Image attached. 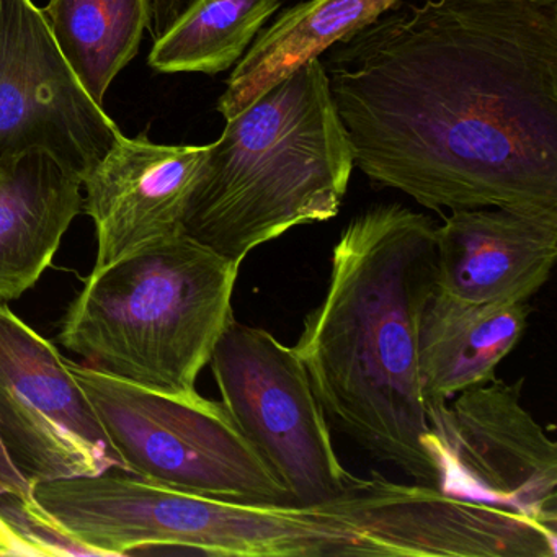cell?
Segmentation results:
<instances>
[{
	"mask_svg": "<svg viewBox=\"0 0 557 557\" xmlns=\"http://www.w3.org/2000/svg\"><path fill=\"white\" fill-rule=\"evenodd\" d=\"M38 504L100 556L172 547L208 556H350L354 537L312 508L185 494L119 468L34 485Z\"/></svg>",
	"mask_w": 557,
	"mask_h": 557,
	"instance_id": "cell-5",
	"label": "cell"
},
{
	"mask_svg": "<svg viewBox=\"0 0 557 557\" xmlns=\"http://www.w3.org/2000/svg\"><path fill=\"white\" fill-rule=\"evenodd\" d=\"M0 557H40V553L17 533L0 513Z\"/></svg>",
	"mask_w": 557,
	"mask_h": 557,
	"instance_id": "cell-21",
	"label": "cell"
},
{
	"mask_svg": "<svg viewBox=\"0 0 557 557\" xmlns=\"http://www.w3.org/2000/svg\"><path fill=\"white\" fill-rule=\"evenodd\" d=\"M321 61L371 184L557 216V0L399 2Z\"/></svg>",
	"mask_w": 557,
	"mask_h": 557,
	"instance_id": "cell-1",
	"label": "cell"
},
{
	"mask_svg": "<svg viewBox=\"0 0 557 557\" xmlns=\"http://www.w3.org/2000/svg\"><path fill=\"white\" fill-rule=\"evenodd\" d=\"M67 361L126 472L159 487L265 507H295L223 403L168 396Z\"/></svg>",
	"mask_w": 557,
	"mask_h": 557,
	"instance_id": "cell-6",
	"label": "cell"
},
{
	"mask_svg": "<svg viewBox=\"0 0 557 557\" xmlns=\"http://www.w3.org/2000/svg\"><path fill=\"white\" fill-rule=\"evenodd\" d=\"M523 380H491L429 403L436 488L557 530V446L521 400Z\"/></svg>",
	"mask_w": 557,
	"mask_h": 557,
	"instance_id": "cell-8",
	"label": "cell"
},
{
	"mask_svg": "<svg viewBox=\"0 0 557 557\" xmlns=\"http://www.w3.org/2000/svg\"><path fill=\"white\" fill-rule=\"evenodd\" d=\"M403 0H306L262 28L227 79L216 110L231 120L332 45L377 21Z\"/></svg>",
	"mask_w": 557,
	"mask_h": 557,
	"instance_id": "cell-16",
	"label": "cell"
},
{
	"mask_svg": "<svg viewBox=\"0 0 557 557\" xmlns=\"http://www.w3.org/2000/svg\"><path fill=\"white\" fill-rule=\"evenodd\" d=\"M239 269L185 234L152 244L90 272L58 341L116 380L197 396L198 374L234 319Z\"/></svg>",
	"mask_w": 557,
	"mask_h": 557,
	"instance_id": "cell-4",
	"label": "cell"
},
{
	"mask_svg": "<svg viewBox=\"0 0 557 557\" xmlns=\"http://www.w3.org/2000/svg\"><path fill=\"white\" fill-rule=\"evenodd\" d=\"M0 443L32 485L126 471L67 361L0 302Z\"/></svg>",
	"mask_w": 557,
	"mask_h": 557,
	"instance_id": "cell-10",
	"label": "cell"
},
{
	"mask_svg": "<svg viewBox=\"0 0 557 557\" xmlns=\"http://www.w3.org/2000/svg\"><path fill=\"white\" fill-rule=\"evenodd\" d=\"M528 301L471 302L433 286L419 331L423 400L443 403L494 380L498 364L523 338Z\"/></svg>",
	"mask_w": 557,
	"mask_h": 557,
	"instance_id": "cell-15",
	"label": "cell"
},
{
	"mask_svg": "<svg viewBox=\"0 0 557 557\" xmlns=\"http://www.w3.org/2000/svg\"><path fill=\"white\" fill-rule=\"evenodd\" d=\"M45 21L87 96L103 107L151 27L152 0H50Z\"/></svg>",
	"mask_w": 557,
	"mask_h": 557,
	"instance_id": "cell-17",
	"label": "cell"
},
{
	"mask_svg": "<svg viewBox=\"0 0 557 557\" xmlns=\"http://www.w3.org/2000/svg\"><path fill=\"white\" fill-rule=\"evenodd\" d=\"M122 135L74 76L44 12L0 0V161L45 151L84 181Z\"/></svg>",
	"mask_w": 557,
	"mask_h": 557,
	"instance_id": "cell-11",
	"label": "cell"
},
{
	"mask_svg": "<svg viewBox=\"0 0 557 557\" xmlns=\"http://www.w3.org/2000/svg\"><path fill=\"white\" fill-rule=\"evenodd\" d=\"M2 495H17V497H32L34 485L22 478L21 472L12 465L5 455L4 446L0 443V497Z\"/></svg>",
	"mask_w": 557,
	"mask_h": 557,
	"instance_id": "cell-20",
	"label": "cell"
},
{
	"mask_svg": "<svg viewBox=\"0 0 557 557\" xmlns=\"http://www.w3.org/2000/svg\"><path fill=\"white\" fill-rule=\"evenodd\" d=\"M435 221L397 203L355 216L332 250L321 305L295 351L329 423L368 455L438 484L419 377V331L435 286Z\"/></svg>",
	"mask_w": 557,
	"mask_h": 557,
	"instance_id": "cell-2",
	"label": "cell"
},
{
	"mask_svg": "<svg viewBox=\"0 0 557 557\" xmlns=\"http://www.w3.org/2000/svg\"><path fill=\"white\" fill-rule=\"evenodd\" d=\"M354 168L321 58L306 61L208 145L182 233L240 267L293 227L337 216Z\"/></svg>",
	"mask_w": 557,
	"mask_h": 557,
	"instance_id": "cell-3",
	"label": "cell"
},
{
	"mask_svg": "<svg viewBox=\"0 0 557 557\" xmlns=\"http://www.w3.org/2000/svg\"><path fill=\"white\" fill-rule=\"evenodd\" d=\"M83 181L45 151L0 161V302L21 299L53 262L84 207Z\"/></svg>",
	"mask_w": 557,
	"mask_h": 557,
	"instance_id": "cell-14",
	"label": "cell"
},
{
	"mask_svg": "<svg viewBox=\"0 0 557 557\" xmlns=\"http://www.w3.org/2000/svg\"><path fill=\"white\" fill-rule=\"evenodd\" d=\"M207 152L208 146L156 145L146 133L120 136L83 181V211L99 244L92 272L184 234L185 205Z\"/></svg>",
	"mask_w": 557,
	"mask_h": 557,
	"instance_id": "cell-12",
	"label": "cell"
},
{
	"mask_svg": "<svg viewBox=\"0 0 557 557\" xmlns=\"http://www.w3.org/2000/svg\"><path fill=\"white\" fill-rule=\"evenodd\" d=\"M0 513L24 536L40 557L100 556L99 550L71 536L40 504L37 498L2 495ZM102 557V556H100Z\"/></svg>",
	"mask_w": 557,
	"mask_h": 557,
	"instance_id": "cell-19",
	"label": "cell"
},
{
	"mask_svg": "<svg viewBox=\"0 0 557 557\" xmlns=\"http://www.w3.org/2000/svg\"><path fill=\"white\" fill-rule=\"evenodd\" d=\"M210 364L224 409L295 507H315L345 491L354 474L338 459L331 423L295 348L233 319Z\"/></svg>",
	"mask_w": 557,
	"mask_h": 557,
	"instance_id": "cell-7",
	"label": "cell"
},
{
	"mask_svg": "<svg viewBox=\"0 0 557 557\" xmlns=\"http://www.w3.org/2000/svg\"><path fill=\"white\" fill-rule=\"evenodd\" d=\"M283 0H190L154 38L148 64L161 74L216 76L236 66Z\"/></svg>",
	"mask_w": 557,
	"mask_h": 557,
	"instance_id": "cell-18",
	"label": "cell"
},
{
	"mask_svg": "<svg viewBox=\"0 0 557 557\" xmlns=\"http://www.w3.org/2000/svg\"><path fill=\"white\" fill-rule=\"evenodd\" d=\"M354 536L350 556L556 557L557 530L530 517L403 484L351 475L338 497L309 507Z\"/></svg>",
	"mask_w": 557,
	"mask_h": 557,
	"instance_id": "cell-9",
	"label": "cell"
},
{
	"mask_svg": "<svg viewBox=\"0 0 557 557\" xmlns=\"http://www.w3.org/2000/svg\"><path fill=\"white\" fill-rule=\"evenodd\" d=\"M182 11V0H152V17H154V27L152 35L158 38L164 34L172 22L177 18Z\"/></svg>",
	"mask_w": 557,
	"mask_h": 557,
	"instance_id": "cell-22",
	"label": "cell"
},
{
	"mask_svg": "<svg viewBox=\"0 0 557 557\" xmlns=\"http://www.w3.org/2000/svg\"><path fill=\"white\" fill-rule=\"evenodd\" d=\"M556 259L557 216L455 210L435 231V289L471 302H530Z\"/></svg>",
	"mask_w": 557,
	"mask_h": 557,
	"instance_id": "cell-13",
	"label": "cell"
}]
</instances>
